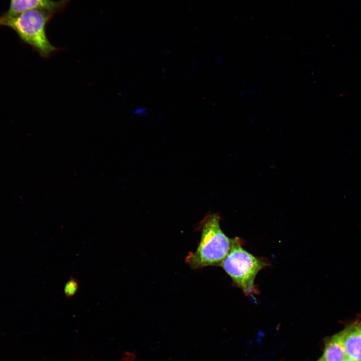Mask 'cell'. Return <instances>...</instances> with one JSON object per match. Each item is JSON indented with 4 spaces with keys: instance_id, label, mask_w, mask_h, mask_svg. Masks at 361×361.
I'll return each mask as SVG.
<instances>
[{
    "instance_id": "cell-1",
    "label": "cell",
    "mask_w": 361,
    "mask_h": 361,
    "mask_svg": "<svg viewBox=\"0 0 361 361\" xmlns=\"http://www.w3.org/2000/svg\"><path fill=\"white\" fill-rule=\"evenodd\" d=\"M201 238L196 250L190 253L186 261L193 269L221 266L231 246L233 239L228 237L220 226V216L208 214L200 222Z\"/></svg>"
},
{
    "instance_id": "cell-2",
    "label": "cell",
    "mask_w": 361,
    "mask_h": 361,
    "mask_svg": "<svg viewBox=\"0 0 361 361\" xmlns=\"http://www.w3.org/2000/svg\"><path fill=\"white\" fill-rule=\"evenodd\" d=\"M47 11L31 9L16 15L5 13L0 16V26L9 27L25 43L35 48L44 57H48L56 48L50 43L45 31L49 19Z\"/></svg>"
},
{
    "instance_id": "cell-3",
    "label": "cell",
    "mask_w": 361,
    "mask_h": 361,
    "mask_svg": "<svg viewBox=\"0 0 361 361\" xmlns=\"http://www.w3.org/2000/svg\"><path fill=\"white\" fill-rule=\"evenodd\" d=\"M242 245L240 238L233 239L230 249L221 266L234 283L246 295L249 296L257 292L254 284L255 277L268 263L264 259L247 252Z\"/></svg>"
},
{
    "instance_id": "cell-4",
    "label": "cell",
    "mask_w": 361,
    "mask_h": 361,
    "mask_svg": "<svg viewBox=\"0 0 361 361\" xmlns=\"http://www.w3.org/2000/svg\"><path fill=\"white\" fill-rule=\"evenodd\" d=\"M343 329L346 357L361 361V319L352 322Z\"/></svg>"
},
{
    "instance_id": "cell-5",
    "label": "cell",
    "mask_w": 361,
    "mask_h": 361,
    "mask_svg": "<svg viewBox=\"0 0 361 361\" xmlns=\"http://www.w3.org/2000/svg\"><path fill=\"white\" fill-rule=\"evenodd\" d=\"M65 0H11L9 10L6 13L9 15H16L31 9H41L53 11L60 8Z\"/></svg>"
},
{
    "instance_id": "cell-6",
    "label": "cell",
    "mask_w": 361,
    "mask_h": 361,
    "mask_svg": "<svg viewBox=\"0 0 361 361\" xmlns=\"http://www.w3.org/2000/svg\"><path fill=\"white\" fill-rule=\"evenodd\" d=\"M321 357L324 361H343L345 359L343 329L326 338Z\"/></svg>"
},
{
    "instance_id": "cell-7",
    "label": "cell",
    "mask_w": 361,
    "mask_h": 361,
    "mask_svg": "<svg viewBox=\"0 0 361 361\" xmlns=\"http://www.w3.org/2000/svg\"><path fill=\"white\" fill-rule=\"evenodd\" d=\"M79 289V282L75 278L71 277L65 284L64 292L67 298L73 297Z\"/></svg>"
},
{
    "instance_id": "cell-8",
    "label": "cell",
    "mask_w": 361,
    "mask_h": 361,
    "mask_svg": "<svg viewBox=\"0 0 361 361\" xmlns=\"http://www.w3.org/2000/svg\"><path fill=\"white\" fill-rule=\"evenodd\" d=\"M343 361H355L351 358L346 357L345 359Z\"/></svg>"
},
{
    "instance_id": "cell-9",
    "label": "cell",
    "mask_w": 361,
    "mask_h": 361,
    "mask_svg": "<svg viewBox=\"0 0 361 361\" xmlns=\"http://www.w3.org/2000/svg\"><path fill=\"white\" fill-rule=\"evenodd\" d=\"M317 361H324L322 357L320 358Z\"/></svg>"
}]
</instances>
